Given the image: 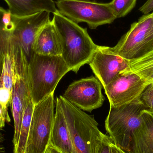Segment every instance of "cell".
<instances>
[{
  "label": "cell",
  "instance_id": "cell-28",
  "mask_svg": "<svg viewBox=\"0 0 153 153\" xmlns=\"http://www.w3.org/2000/svg\"><path fill=\"white\" fill-rule=\"evenodd\" d=\"M4 139V135L3 134L2 131H1L0 132V153H5V148L2 145Z\"/></svg>",
  "mask_w": 153,
  "mask_h": 153
},
{
  "label": "cell",
  "instance_id": "cell-26",
  "mask_svg": "<svg viewBox=\"0 0 153 153\" xmlns=\"http://www.w3.org/2000/svg\"><path fill=\"white\" fill-rule=\"evenodd\" d=\"M10 121L8 110L5 109L0 104V128L3 129L5 126V122H10Z\"/></svg>",
  "mask_w": 153,
  "mask_h": 153
},
{
  "label": "cell",
  "instance_id": "cell-29",
  "mask_svg": "<svg viewBox=\"0 0 153 153\" xmlns=\"http://www.w3.org/2000/svg\"><path fill=\"white\" fill-rule=\"evenodd\" d=\"M45 153H62L57 151L55 148H53V146L48 145V147L47 148Z\"/></svg>",
  "mask_w": 153,
  "mask_h": 153
},
{
  "label": "cell",
  "instance_id": "cell-7",
  "mask_svg": "<svg viewBox=\"0 0 153 153\" xmlns=\"http://www.w3.org/2000/svg\"><path fill=\"white\" fill-rule=\"evenodd\" d=\"M102 86L96 77L82 78L72 83L62 96L78 108L91 112L103 104Z\"/></svg>",
  "mask_w": 153,
  "mask_h": 153
},
{
  "label": "cell",
  "instance_id": "cell-8",
  "mask_svg": "<svg viewBox=\"0 0 153 153\" xmlns=\"http://www.w3.org/2000/svg\"><path fill=\"white\" fill-rule=\"evenodd\" d=\"M147 84L136 74H121L104 88L110 106L117 107L138 100Z\"/></svg>",
  "mask_w": 153,
  "mask_h": 153
},
{
  "label": "cell",
  "instance_id": "cell-20",
  "mask_svg": "<svg viewBox=\"0 0 153 153\" xmlns=\"http://www.w3.org/2000/svg\"><path fill=\"white\" fill-rule=\"evenodd\" d=\"M34 106L31 100L25 110L22 121L19 143L16 148L13 149V153H26Z\"/></svg>",
  "mask_w": 153,
  "mask_h": 153
},
{
  "label": "cell",
  "instance_id": "cell-3",
  "mask_svg": "<svg viewBox=\"0 0 153 153\" xmlns=\"http://www.w3.org/2000/svg\"><path fill=\"white\" fill-rule=\"evenodd\" d=\"M146 109L139 100L119 107L110 106L105 122L108 136L118 148L132 153L135 134L142 126V112Z\"/></svg>",
  "mask_w": 153,
  "mask_h": 153
},
{
  "label": "cell",
  "instance_id": "cell-19",
  "mask_svg": "<svg viewBox=\"0 0 153 153\" xmlns=\"http://www.w3.org/2000/svg\"><path fill=\"white\" fill-rule=\"evenodd\" d=\"M128 71L140 76L147 84L153 83V49L129 61Z\"/></svg>",
  "mask_w": 153,
  "mask_h": 153
},
{
  "label": "cell",
  "instance_id": "cell-16",
  "mask_svg": "<svg viewBox=\"0 0 153 153\" xmlns=\"http://www.w3.org/2000/svg\"><path fill=\"white\" fill-rule=\"evenodd\" d=\"M9 11L17 17H27L42 11L53 14L58 13L53 0H4Z\"/></svg>",
  "mask_w": 153,
  "mask_h": 153
},
{
  "label": "cell",
  "instance_id": "cell-4",
  "mask_svg": "<svg viewBox=\"0 0 153 153\" xmlns=\"http://www.w3.org/2000/svg\"><path fill=\"white\" fill-rule=\"evenodd\" d=\"M71 135L73 153H96L103 133L93 116L88 115L65 100L57 97Z\"/></svg>",
  "mask_w": 153,
  "mask_h": 153
},
{
  "label": "cell",
  "instance_id": "cell-13",
  "mask_svg": "<svg viewBox=\"0 0 153 153\" xmlns=\"http://www.w3.org/2000/svg\"><path fill=\"white\" fill-rule=\"evenodd\" d=\"M31 100L28 74H26L17 78L12 90L11 105L14 125L13 139V149L18 145L23 115L29 102Z\"/></svg>",
  "mask_w": 153,
  "mask_h": 153
},
{
  "label": "cell",
  "instance_id": "cell-21",
  "mask_svg": "<svg viewBox=\"0 0 153 153\" xmlns=\"http://www.w3.org/2000/svg\"><path fill=\"white\" fill-rule=\"evenodd\" d=\"M137 0H112L111 7L117 19L123 18L134 8Z\"/></svg>",
  "mask_w": 153,
  "mask_h": 153
},
{
  "label": "cell",
  "instance_id": "cell-11",
  "mask_svg": "<svg viewBox=\"0 0 153 153\" xmlns=\"http://www.w3.org/2000/svg\"><path fill=\"white\" fill-rule=\"evenodd\" d=\"M50 13L42 11L30 16L19 18L13 36L21 46L28 62L33 53L32 46L36 37L51 21Z\"/></svg>",
  "mask_w": 153,
  "mask_h": 153
},
{
  "label": "cell",
  "instance_id": "cell-22",
  "mask_svg": "<svg viewBox=\"0 0 153 153\" xmlns=\"http://www.w3.org/2000/svg\"><path fill=\"white\" fill-rule=\"evenodd\" d=\"M138 100L147 110L153 112V83L146 85Z\"/></svg>",
  "mask_w": 153,
  "mask_h": 153
},
{
  "label": "cell",
  "instance_id": "cell-25",
  "mask_svg": "<svg viewBox=\"0 0 153 153\" xmlns=\"http://www.w3.org/2000/svg\"><path fill=\"white\" fill-rule=\"evenodd\" d=\"M151 13L152 15V23L146 40L144 54L153 49V11Z\"/></svg>",
  "mask_w": 153,
  "mask_h": 153
},
{
  "label": "cell",
  "instance_id": "cell-1",
  "mask_svg": "<svg viewBox=\"0 0 153 153\" xmlns=\"http://www.w3.org/2000/svg\"><path fill=\"white\" fill-rule=\"evenodd\" d=\"M53 23L60 39L61 56L70 71L77 73L89 64L99 46L94 44L87 30L58 12L53 14Z\"/></svg>",
  "mask_w": 153,
  "mask_h": 153
},
{
  "label": "cell",
  "instance_id": "cell-14",
  "mask_svg": "<svg viewBox=\"0 0 153 153\" xmlns=\"http://www.w3.org/2000/svg\"><path fill=\"white\" fill-rule=\"evenodd\" d=\"M49 145L62 153H73L71 135L65 117L57 100Z\"/></svg>",
  "mask_w": 153,
  "mask_h": 153
},
{
  "label": "cell",
  "instance_id": "cell-12",
  "mask_svg": "<svg viewBox=\"0 0 153 153\" xmlns=\"http://www.w3.org/2000/svg\"><path fill=\"white\" fill-rule=\"evenodd\" d=\"M28 61L18 41L13 37L8 52L4 56L0 75V88L11 91L17 78L28 73Z\"/></svg>",
  "mask_w": 153,
  "mask_h": 153
},
{
  "label": "cell",
  "instance_id": "cell-17",
  "mask_svg": "<svg viewBox=\"0 0 153 153\" xmlns=\"http://www.w3.org/2000/svg\"><path fill=\"white\" fill-rule=\"evenodd\" d=\"M143 121L134 137L132 153H153V112L142 111Z\"/></svg>",
  "mask_w": 153,
  "mask_h": 153
},
{
  "label": "cell",
  "instance_id": "cell-15",
  "mask_svg": "<svg viewBox=\"0 0 153 153\" xmlns=\"http://www.w3.org/2000/svg\"><path fill=\"white\" fill-rule=\"evenodd\" d=\"M32 50L35 53L47 56L62 55L60 39L52 21L42 29L37 36Z\"/></svg>",
  "mask_w": 153,
  "mask_h": 153
},
{
  "label": "cell",
  "instance_id": "cell-5",
  "mask_svg": "<svg viewBox=\"0 0 153 153\" xmlns=\"http://www.w3.org/2000/svg\"><path fill=\"white\" fill-rule=\"evenodd\" d=\"M55 3L62 15L76 23L85 22L91 29L111 24L117 19L110 3L85 0H58Z\"/></svg>",
  "mask_w": 153,
  "mask_h": 153
},
{
  "label": "cell",
  "instance_id": "cell-6",
  "mask_svg": "<svg viewBox=\"0 0 153 153\" xmlns=\"http://www.w3.org/2000/svg\"><path fill=\"white\" fill-rule=\"evenodd\" d=\"M54 94L35 104L26 153H45L49 145L54 118Z\"/></svg>",
  "mask_w": 153,
  "mask_h": 153
},
{
  "label": "cell",
  "instance_id": "cell-18",
  "mask_svg": "<svg viewBox=\"0 0 153 153\" xmlns=\"http://www.w3.org/2000/svg\"><path fill=\"white\" fill-rule=\"evenodd\" d=\"M19 17L12 15L0 6V75L5 54L8 52L13 36Z\"/></svg>",
  "mask_w": 153,
  "mask_h": 153
},
{
  "label": "cell",
  "instance_id": "cell-30",
  "mask_svg": "<svg viewBox=\"0 0 153 153\" xmlns=\"http://www.w3.org/2000/svg\"><path fill=\"white\" fill-rule=\"evenodd\" d=\"M2 130H3L2 128H0V132H1V131H2Z\"/></svg>",
  "mask_w": 153,
  "mask_h": 153
},
{
  "label": "cell",
  "instance_id": "cell-9",
  "mask_svg": "<svg viewBox=\"0 0 153 153\" xmlns=\"http://www.w3.org/2000/svg\"><path fill=\"white\" fill-rule=\"evenodd\" d=\"M152 21V13L143 15L131 24L129 30L115 46L109 47L110 50L128 61L143 55Z\"/></svg>",
  "mask_w": 153,
  "mask_h": 153
},
{
  "label": "cell",
  "instance_id": "cell-24",
  "mask_svg": "<svg viewBox=\"0 0 153 153\" xmlns=\"http://www.w3.org/2000/svg\"><path fill=\"white\" fill-rule=\"evenodd\" d=\"M12 91L4 88H0V104L8 110L11 102Z\"/></svg>",
  "mask_w": 153,
  "mask_h": 153
},
{
  "label": "cell",
  "instance_id": "cell-2",
  "mask_svg": "<svg viewBox=\"0 0 153 153\" xmlns=\"http://www.w3.org/2000/svg\"><path fill=\"white\" fill-rule=\"evenodd\" d=\"M70 70L61 56H47L33 53L28 64V82L34 105L53 94Z\"/></svg>",
  "mask_w": 153,
  "mask_h": 153
},
{
  "label": "cell",
  "instance_id": "cell-27",
  "mask_svg": "<svg viewBox=\"0 0 153 153\" xmlns=\"http://www.w3.org/2000/svg\"><path fill=\"white\" fill-rule=\"evenodd\" d=\"M143 15L149 14L153 11V0H147L139 9Z\"/></svg>",
  "mask_w": 153,
  "mask_h": 153
},
{
  "label": "cell",
  "instance_id": "cell-23",
  "mask_svg": "<svg viewBox=\"0 0 153 153\" xmlns=\"http://www.w3.org/2000/svg\"><path fill=\"white\" fill-rule=\"evenodd\" d=\"M111 142L112 141L108 136L102 134L101 138L97 145L96 153H111Z\"/></svg>",
  "mask_w": 153,
  "mask_h": 153
},
{
  "label": "cell",
  "instance_id": "cell-10",
  "mask_svg": "<svg viewBox=\"0 0 153 153\" xmlns=\"http://www.w3.org/2000/svg\"><path fill=\"white\" fill-rule=\"evenodd\" d=\"M129 61L111 52L109 47L99 46L88 64L103 88L128 71Z\"/></svg>",
  "mask_w": 153,
  "mask_h": 153
}]
</instances>
